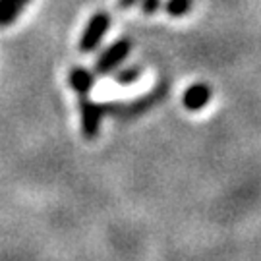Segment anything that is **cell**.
Returning a JSON list of instances; mask_svg holds the SVG:
<instances>
[{"label":"cell","instance_id":"cell-1","mask_svg":"<svg viewBox=\"0 0 261 261\" xmlns=\"http://www.w3.org/2000/svg\"><path fill=\"white\" fill-rule=\"evenodd\" d=\"M109 25H111V18L107 14H103V12L95 14L93 18L89 19L84 35L80 39V50L82 53H91V50H95V48L101 45L105 33L109 31Z\"/></svg>","mask_w":261,"mask_h":261},{"label":"cell","instance_id":"cell-2","mask_svg":"<svg viewBox=\"0 0 261 261\" xmlns=\"http://www.w3.org/2000/svg\"><path fill=\"white\" fill-rule=\"evenodd\" d=\"M80 111H82V132L87 140H95L99 136L101 126V107L95 105L87 95L80 97Z\"/></svg>","mask_w":261,"mask_h":261},{"label":"cell","instance_id":"cell-3","mask_svg":"<svg viewBox=\"0 0 261 261\" xmlns=\"http://www.w3.org/2000/svg\"><path fill=\"white\" fill-rule=\"evenodd\" d=\"M130 48H132L130 39H120V41H116L112 47H109L103 55H101V58H99L97 64H95V70H97L99 74H107V72L114 70V68L128 56Z\"/></svg>","mask_w":261,"mask_h":261},{"label":"cell","instance_id":"cell-4","mask_svg":"<svg viewBox=\"0 0 261 261\" xmlns=\"http://www.w3.org/2000/svg\"><path fill=\"white\" fill-rule=\"evenodd\" d=\"M209 97H211L209 87H205V85H192L186 91V95H184V105L190 111H197V109L205 107Z\"/></svg>","mask_w":261,"mask_h":261},{"label":"cell","instance_id":"cell-5","mask_svg":"<svg viewBox=\"0 0 261 261\" xmlns=\"http://www.w3.org/2000/svg\"><path fill=\"white\" fill-rule=\"evenodd\" d=\"M29 0H0V25H8L21 14Z\"/></svg>","mask_w":261,"mask_h":261},{"label":"cell","instance_id":"cell-6","mask_svg":"<svg viewBox=\"0 0 261 261\" xmlns=\"http://www.w3.org/2000/svg\"><path fill=\"white\" fill-rule=\"evenodd\" d=\"M70 85L74 87V91L80 97L82 95H89V89H91V85H93V77L91 74L84 70V68H74L72 72H70Z\"/></svg>","mask_w":261,"mask_h":261},{"label":"cell","instance_id":"cell-7","mask_svg":"<svg viewBox=\"0 0 261 261\" xmlns=\"http://www.w3.org/2000/svg\"><path fill=\"white\" fill-rule=\"evenodd\" d=\"M192 6V0H168L167 12L170 16H184Z\"/></svg>","mask_w":261,"mask_h":261},{"label":"cell","instance_id":"cell-8","mask_svg":"<svg viewBox=\"0 0 261 261\" xmlns=\"http://www.w3.org/2000/svg\"><path fill=\"white\" fill-rule=\"evenodd\" d=\"M138 77H140V68H128V70H124L116 75V82L122 85H128L132 82H136Z\"/></svg>","mask_w":261,"mask_h":261},{"label":"cell","instance_id":"cell-9","mask_svg":"<svg viewBox=\"0 0 261 261\" xmlns=\"http://www.w3.org/2000/svg\"><path fill=\"white\" fill-rule=\"evenodd\" d=\"M159 4H161V0H143L141 10H143L145 14H153V12H157Z\"/></svg>","mask_w":261,"mask_h":261},{"label":"cell","instance_id":"cell-10","mask_svg":"<svg viewBox=\"0 0 261 261\" xmlns=\"http://www.w3.org/2000/svg\"><path fill=\"white\" fill-rule=\"evenodd\" d=\"M134 2H136V0H120V8H128Z\"/></svg>","mask_w":261,"mask_h":261}]
</instances>
